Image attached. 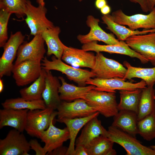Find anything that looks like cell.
<instances>
[{"instance_id":"obj_35","label":"cell","mask_w":155,"mask_h":155,"mask_svg":"<svg viewBox=\"0 0 155 155\" xmlns=\"http://www.w3.org/2000/svg\"><path fill=\"white\" fill-rule=\"evenodd\" d=\"M11 14L4 8L0 7V47H3L8 40L7 25Z\"/></svg>"},{"instance_id":"obj_43","label":"cell","mask_w":155,"mask_h":155,"mask_svg":"<svg viewBox=\"0 0 155 155\" xmlns=\"http://www.w3.org/2000/svg\"><path fill=\"white\" fill-rule=\"evenodd\" d=\"M83 0H79V1L80 2ZM36 2L38 5H40L42 6L45 5V2L44 0H36Z\"/></svg>"},{"instance_id":"obj_45","label":"cell","mask_w":155,"mask_h":155,"mask_svg":"<svg viewBox=\"0 0 155 155\" xmlns=\"http://www.w3.org/2000/svg\"><path fill=\"white\" fill-rule=\"evenodd\" d=\"M150 147L155 151V145L151 146Z\"/></svg>"},{"instance_id":"obj_11","label":"cell","mask_w":155,"mask_h":155,"mask_svg":"<svg viewBox=\"0 0 155 155\" xmlns=\"http://www.w3.org/2000/svg\"><path fill=\"white\" fill-rule=\"evenodd\" d=\"M41 61L28 60L14 64L12 73L17 86H26L39 78L42 69Z\"/></svg>"},{"instance_id":"obj_26","label":"cell","mask_w":155,"mask_h":155,"mask_svg":"<svg viewBox=\"0 0 155 155\" xmlns=\"http://www.w3.org/2000/svg\"><path fill=\"white\" fill-rule=\"evenodd\" d=\"M154 85L142 89L137 113L138 121L155 111V90Z\"/></svg>"},{"instance_id":"obj_28","label":"cell","mask_w":155,"mask_h":155,"mask_svg":"<svg viewBox=\"0 0 155 155\" xmlns=\"http://www.w3.org/2000/svg\"><path fill=\"white\" fill-rule=\"evenodd\" d=\"M127 71L123 80H131L135 78L141 79L146 82L147 86L155 84V66L152 68H142L132 66L127 61L123 63Z\"/></svg>"},{"instance_id":"obj_21","label":"cell","mask_w":155,"mask_h":155,"mask_svg":"<svg viewBox=\"0 0 155 155\" xmlns=\"http://www.w3.org/2000/svg\"><path fill=\"white\" fill-rule=\"evenodd\" d=\"M99 114L97 111L85 117L73 119L64 118L56 120L58 122L64 123L69 131L70 142L66 155H74L76 138L79 132L87 122L93 118L98 117Z\"/></svg>"},{"instance_id":"obj_30","label":"cell","mask_w":155,"mask_h":155,"mask_svg":"<svg viewBox=\"0 0 155 155\" xmlns=\"http://www.w3.org/2000/svg\"><path fill=\"white\" fill-rule=\"evenodd\" d=\"M142 89L120 90V102L117 105L119 111H129L137 114Z\"/></svg>"},{"instance_id":"obj_39","label":"cell","mask_w":155,"mask_h":155,"mask_svg":"<svg viewBox=\"0 0 155 155\" xmlns=\"http://www.w3.org/2000/svg\"><path fill=\"white\" fill-rule=\"evenodd\" d=\"M74 155H88L86 147L82 145L76 146Z\"/></svg>"},{"instance_id":"obj_40","label":"cell","mask_w":155,"mask_h":155,"mask_svg":"<svg viewBox=\"0 0 155 155\" xmlns=\"http://www.w3.org/2000/svg\"><path fill=\"white\" fill-rule=\"evenodd\" d=\"M107 3L106 0H96L95 5L97 8L100 9L107 5Z\"/></svg>"},{"instance_id":"obj_8","label":"cell","mask_w":155,"mask_h":155,"mask_svg":"<svg viewBox=\"0 0 155 155\" xmlns=\"http://www.w3.org/2000/svg\"><path fill=\"white\" fill-rule=\"evenodd\" d=\"M25 37L20 31L11 34L3 47L4 51L0 58V78L11 75L14 65L13 62L19 46L24 42Z\"/></svg>"},{"instance_id":"obj_31","label":"cell","mask_w":155,"mask_h":155,"mask_svg":"<svg viewBox=\"0 0 155 155\" xmlns=\"http://www.w3.org/2000/svg\"><path fill=\"white\" fill-rule=\"evenodd\" d=\"M46 70L42 68L38 78L29 87L21 89L19 91L22 98L28 101L42 99V94L45 87Z\"/></svg>"},{"instance_id":"obj_29","label":"cell","mask_w":155,"mask_h":155,"mask_svg":"<svg viewBox=\"0 0 155 155\" xmlns=\"http://www.w3.org/2000/svg\"><path fill=\"white\" fill-rule=\"evenodd\" d=\"M114 143L103 135L95 138L86 147L88 155H115Z\"/></svg>"},{"instance_id":"obj_37","label":"cell","mask_w":155,"mask_h":155,"mask_svg":"<svg viewBox=\"0 0 155 155\" xmlns=\"http://www.w3.org/2000/svg\"><path fill=\"white\" fill-rule=\"evenodd\" d=\"M68 147L63 146L57 148L51 152L47 153V155H66Z\"/></svg>"},{"instance_id":"obj_6","label":"cell","mask_w":155,"mask_h":155,"mask_svg":"<svg viewBox=\"0 0 155 155\" xmlns=\"http://www.w3.org/2000/svg\"><path fill=\"white\" fill-rule=\"evenodd\" d=\"M47 9L45 6L36 7L30 1L27 0L25 12L26 22L29 28L30 34L35 36L41 34L46 30L54 26L46 16Z\"/></svg>"},{"instance_id":"obj_42","label":"cell","mask_w":155,"mask_h":155,"mask_svg":"<svg viewBox=\"0 0 155 155\" xmlns=\"http://www.w3.org/2000/svg\"><path fill=\"white\" fill-rule=\"evenodd\" d=\"M147 3L149 12L155 7V0H145Z\"/></svg>"},{"instance_id":"obj_19","label":"cell","mask_w":155,"mask_h":155,"mask_svg":"<svg viewBox=\"0 0 155 155\" xmlns=\"http://www.w3.org/2000/svg\"><path fill=\"white\" fill-rule=\"evenodd\" d=\"M45 87L42 94L46 107L57 109L61 101L59 92L61 84L59 79L53 76L51 71L46 70Z\"/></svg>"},{"instance_id":"obj_12","label":"cell","mask_w":155,"mask_h":155,"mask_svg":"<svg viewBox=\"0 0 155 155\" xmlns=\"http://www.w3.org/2000/svg\"><path fill=\"white\" fill-rule=\"evenodd\" d=\"M125 42L130 48L142 55L155 66V32L133 35Z\"/></svg>"},{"instance_id":"obj_7","label":"cell","mask_w":155,"mask_h":155,"mask_svg":"<svg viewBox=\"0 0 155 155\" xmlns=\"http://www.w3.org/2000/svg\"><path fill=\"white\" fill-rule=\"evenodd\" d=\"M91 71L97 78H123L127 71L126 68L118 61L105 57L101 52L96 53V61Z\"/></svg>"},{"instance_id":"obj_5","label":"cell","mask_w":155,"mask_h":155,"mask_svg":"<svg viewBox=\"0 0 155 155\" xmlns=\"http://www.w3.org/2000/svg\"><path fill=\"white\" fill-rule=\"evenodd\" d=\"M106 15L115 22L128 26L133 30L140 28L144 30L155 29V7L146 15L137 14L131 16L125 14L119 9Z\"/></svg>"},{"instance_id":"obj_10","label":"cell","mask_w":155,"mask_h":155,"mask_svg":"<svg viewBox=\"0 0 155 155\" xmlns=\"http://www.w3.org/2000/svg\"><path fill=\"white\" fill-rule=\"evenodd\" d=\"M100 20L91 15L87 18L86 24L90 28L89 32L85 35L79 34L77 38L82 44L92 41H102L107 45H124L126 44L124 41L116 39L112 33L106 32L99 26Z\"/></svg>"},{"instance_id":"obj_2","label":"cell","mask_w":155,"mask_h":155,"mask_svg":"<svg viewBox=\"0 0 155 155\" xmlns=\"http://www.w3.org/2000/svg\"><path fill=\"white\" fill-rule=\"evenodd\" d=\"M106 118L113 117L119 111L115 92L92 89L81 98Z\"/></svg>"},{"instance_id":"obj_3","label":"cell","mask_w":155,"mask_h":155,"mask_svg":"<svg viewBox=\"0 0 155 155\" xmlns=\"http://www.w3.org/2000/svg\"><path fill=\"white\" fill-rule=\"evenodd\" d=\"M41 61L42 62L41 63L42 69L46 70H54L60 71L65 74L69 80L78 84L79 86H85L88 80L95 77V74L91 71L77 68L69 65L54 55L52 57L51 61L45 57Z\"/></svg>"},{"instance_id":"obj_20","label":"cell","mask_w":155,"mask_h":155,"mask_svg":"<svg viewBox=\"0 0 155 155\" xmlns=\"http://www.w3.org/2000/svg\"><path fill=\"white\" fill-rule=\"evenodd\" d=\"M28 109L5 108L0 110V129L5 126L13 128L21 132L25 130Z\"/></svg>"},{"instance_id":"obj_33","label":"cell","mask_w":155,"mask_h":155,"mask_svg":"<svg viewBox=\"0 0 155 155\" xmlns=\"http://www.w3.org/2000/svg\"><path fill=\"white\" fill-rule=\"evenodd\" d=\"M138 134L145 140L150 141L155 138V111L137 122Z\"/></svg>"},{"instance_id":"obj_1","label":"cell","mask_w":155,"mask_h":155,"mask_svg":"<svg viewBox=\"0 0 155 155\" xmlns=\"http://www.w3.org/2000/svg\"><path fill=\"white\" fill-rule=\"evenodd\" d=\"M106 136L123 147L127 155H155V151L142 145L135 137L112 125L108 127Z\"/></svg>"},{"instance_id":"obj_4","label":"cell","mask_w":155,"mask_h":155,"mask_svg":"<svg viewBox=\"0 0 155 155\" xmlns=\"http://www.w3.org/2000/svg\"><path fill=\"white\" fill-rule=\"evenodd\" d=\"M57 115V111L47 107L29 110L25 130L30 136L40 138L42 132L49 127L52 119Z\"/></svg>"},{"instance_id":"obj_14","label":"cell","mask_w":155,"mask_h":155,"mask_svg":"<svg viewBox=\"0 0 155 155\" xmlns=\"http://www.w3.org/2000/svg\"><path fill=\"white\" fill-rule=\"evenodd\" d=\"M57 110V119L84 117L97 112L84 100L82 98L76 99L73 102L62 100Z\"/></svg>"},{"instance_id":"obj_41","label":"cell","mask_w":155,"mask_h":155,"mask_svg":"<svg viewBox=\"0 0 155 155\" xmlns=\"http://www.w3.org/2000/svg\"><path fill=\"white\" fill-rule=\"evenodd\" d=\"M101 13L103 15H106L109 14L111 12V8L109 6L106 5L100 9Z\"/></svg>"},{"instance_id":"obj_17","label":"cell","mask_w":155,"mask_h":155,"mask_svg":"<svg viewBox=\"0 0 155 155\" xmlns=\"http://www.w3.org/2000/svg\"><path fill=\"white\" fill-rule=\"evenodd\" d=\"M54 119H52L49 127L42 132L40 138L44 143L43 147L46 154L63 146L65 142L69 139V132L67 127L63 129L56 127L53 124Z\"/></svg>"},{"instance_id":"obj_13","label":"cell","mask_w":155,"mask_h":155,"mask_svg":"<svg viewBox=\"0 0 155 155\" xmlns=\"http://www.w3.org/2000/svg\"><path fill=\"white\" fill-rule=\"evenodd\" d=\"M86 84L95 86L94 89L96 90L115 93L117 90H133L147 87L145 82L143 80L137 83H133L125 82L122 78H118L110 79L91 78L87 81Z\"/></svg>"},{"instance_id":"obj_24","label":"cell","mask_w":155,"mask_h":155,"mask_svg":"<svg viewBox=\"0 0 155 155\" xmlns=\"http://www.w3.org/2000/svg\"><path fill=\"white\" fill-rule=\"evenodd\" d=\"M61 32L59 26H54L46 30L41 34L47 46L48 56L53 55L57 58L61 59L64 44L59 38Z\"/></svg>"},{"instance_id":"obj_15","label":"cell","mask_w":155,"mask_h":155,"mask_svg":"<svg viewBox=\"0 0 155 155\" xmlns=\"http://www.w3.org/2000/svg\"><path fill=\"white\" fill-rule=\"evenodd\" d=\"M44 43L41 34L34 36L29 42H24L18 48L14 65L28 60H42L46 52Z\"/></svg>"},{"instance_id":"obj_34","label":"cell","mask_w":155,"mask_h":155,"mask_svg":"<svg viewBox=\"0 0 155 155\" xmlns=\"http://www.w3.org/2000/svg\"><path fill=\"white\" fill-rule=\"evenodd\" d=\"M27 0H0V7L7 9L11 14H15L19 18L25 16Z\"/></svg>"},{"instance_id":"obj_38","label":"cell","mask_w":155,"mask_h":155,"mask_svg":"<svg viewBox=\"0 0 155 155\" xmlns=\"http://www.w3.org/2000/svg\"><path fill=\"white\" fill-rule=\"evenodd\" d=\"M130 2L135 3H138L140 5L143 11L147 13L149 12V10L147 3L145 0H128Z\"/></svg>"},{"instance_id":"obj_23","label":"cell","mask_w":155,"mask_h":155,"mask_svg":"<svg viewBox=\"0 0 155 155\" xmlns=\"http://www.w3.org/2000/svg\"><path fill=\"white\" fill-rule=\"evenodd\" d=\"M97 117L93 118L84 126L80 135L76 140L75 146L82 145L86 147L95 138L101 135H105L107 130Z\"/></svg>"},{"instance_id":"obj_25","label":"cell","mask_w":155,"mask_h":155,"mask_svg":"<svg viewBox=\"0 0 155 155\" xmlns=\"http://www.w3.org/2000/svg\"><path fill=\"white\" fill-rule=\"evenodd\" d=\"M58 78L61 82L59 92L60 98L62 101L70 102L81 98L82 96L95 87L92 85L87 86H76L67 83L62 76H59Z\"/></svg>"},{"instance_id":"obj_18","label":"cell","mask_w":155,"mask_h":155,"mask_svg":"<svg viewBox=\"0 0 155 155\" xmlns=\"http://www.w3.org/2000/svg\"><path fill=\"white\" fill-rule=\"evenodd\" d=\"M82 49L86 51H93L96 53L104 52L111 54L125 55L131 57L136 58L143 64L149 62L145 57L132 50L127 44L122 45H101L98 44L97 41H94L83 44Z\"/></svg>"},{"instance_id":"obj_9","label":"cell","mask_w":155,"mask_h":155,"mask_svg":"<svg viewBox=\"0 0 155 155\" xmlns=\"http://www.w3.org/2000/svg\"><path fill=\"white\" fill-rule=\"evenodd\" d=\"M30 149L29 142L22 133L16 129L9 131L0 140V155H28Z\"/></svg>"},{"instance_id":"obj_27","label":"cell","mask_w":155,"mask_h":155,"mask_svg":"<svg viewBox=\"0 0 155 155\" xmlns=\"http://www.w3.org/2000/svg\"><path fill=\"white\" fill-rule=\"evenodd\" d=\"M101 19L103 23L106 25V29L114 34L119 41H125L127 38L133 35L144 34L155 32V29L144 30L142 31L132 30L123 25L115 22L106 15H103Z\"/></svg>"},{"instance_id":"obj_22","label":"cell","mask_w":155,"mask_h":155,"mask_svg":"<svg viewBox=\"0 0 155 155\" xmlns=\"http://www.w3.org/2000/svg\"><path fill=\"white\" fill-rule=\"evenodd\" d=\"M113 117L111 125L135 137L138 134L137 113L131 111L121 110Z\"/></svg>"},{"instance_id":"obj_44","label":"cell","mask_w":155,"mask_h":155,"mask_svg":"<svg viewBox=\"0 0 155 155\" xmlns=\"http://www.w3.org/2000/svg\"><path fill=\"white\" fill-rule=\"evenodd\" d=\"M4 89V85L2 80L0 79V92L1 93L3 91Z\"/></svg>"},{"instance_id":"obj_36","label":"cell","mask_w":155,"mask_h":155,"mask_svg":"<svg viewBox=\"0 0 155 155\" xmlns=\"http://www.w3.org/2000/svg\"><path fill=\"white\" fill-rule=\"evenodd\" d=\"M30 149L34 150L36 155H45L44 147H42L38 141L35 139L31 140L29 142Z\"/></svg>"},{"instance_id":"obj_16","label":"cell","mask_w":155,"mask_h":155,"mask_svg":"<svg viewBox=\"0 0 155 155\" xmlns=\"http://www.w3.org/2000/svg\"><path fill=\"white\" fill-rule=\"evenodd\" d=\"M61 59L75 67H86L92 69L96 61V55L92 52L63 45Z\"/></svg>"},{"instance_id":"obj_32","label":"cell","mask_w":155,"mask_h":155,"mask_svg":"<svg viewBox=\"0 0 155 155\" xmlns=\"http://www.w3.org/2000/svg\"><path fill=\"white\" fill-rule=\"evenodd\" d=\"M1 104L3 108L15 109H28L32 110L43 109L46 108L42 99L28 101L21 97L7 99Z\"/></svg>"}]
</instances>
